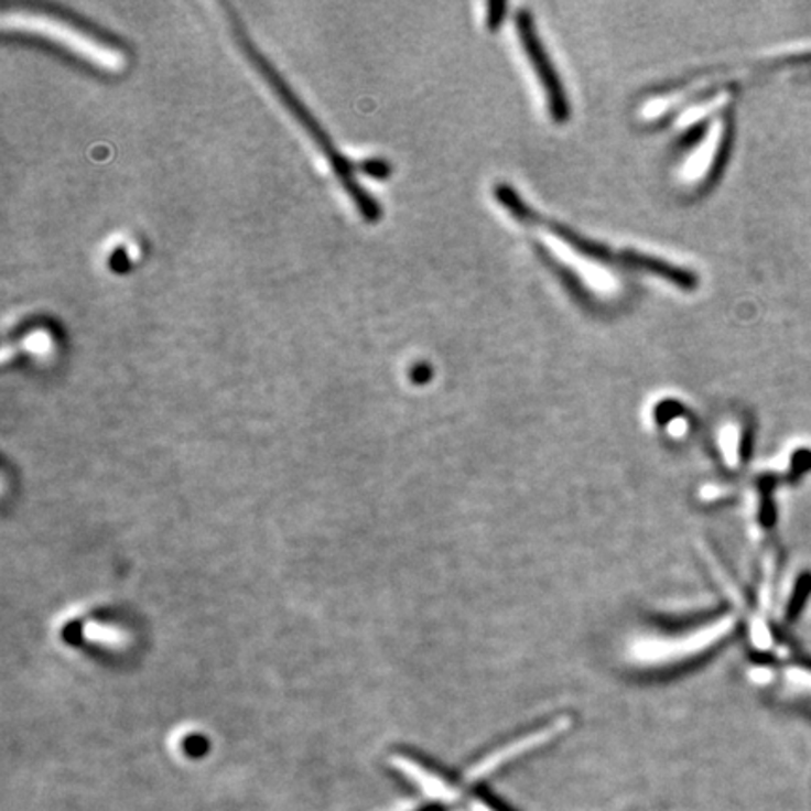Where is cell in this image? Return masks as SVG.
I'll return each instance as SVG.
<instances>
[{"mask_svg": "<svg viewBox=\"0 0 811 811\" xmlns=\"http://www.w3.org/2000/svg\"><path fill=\"white\" fill-rule=\"evenodd\" d=\"M496 196L500 199L501 205H506L511 215L517 216L520 220H525V223L547 224V228L551 229L552 234L558 235V239L567 242L571 248H575L577 252L584 253L588 258L607 261V263H624V266L635 267V269H640V271H647V273L658 274V277H663L666 280H671V282L680 285V288H684V290H695L698 288V277L690 273V271H685V269L671 266V263H667L663 260H656V258H650V256H645V253L629 252V250L618 252V250H613V248L605 247V245H597V242L583 239L581 235L564 228L562 224L549 223L543 216L533 213L527 203L520 199L519 194L513 188H509V186H504V184L498 186L496 188Z\"/></svg>", "mask_w": 811, "mask_h": 811, "instance_id": "3", "label": "cell"}, {"mask_svg": "<svg viewBox=\"0 0 811 811\" xmlns=\"http://www.w3.org/2000/svg\"><path fill=\"white\" fill-rule=\"evenodd\" d=\"M517 29H519L520 42L527 51L528 57L532 61L533 71L538 74L539 82L545 89L547 101L551 109L552 117L558 122L567 121L570 117V104L565 98L564 87L558 79V74L552 68L551 58L547 57L543 45L539 44L538 34L533 29L532 18L530 13L520 12L517 18Z\"/></svg>", "mask_w": 811, "mask_h": 811, "instance_id": "5", "label": "cell"}, {"mask_svg": "<svg viewBox=\"0 0 811 811\" xmlns=\"http://www.w3.org/2000/svg\"><path fill=\"white\" fill-rule=\"evenodd\" d=\"M565 727H567V722H565V720H558V722L552 723V725H549L545 729L536 731L532 735L525 736V738H520V740L509 744L506 748H501L500 751H496L495 755H490V757L483 760L479 768H477V776L487 774L488 770H493V768H496V765H500L504 760L513 759L517 755L525 754L527 749L536 748L539 744L551 740L552 736L558 735V733L565 729Z\"/></svg>", "mask_w": 811, "mask_h": 811, "instance_id": "6", "label": "cell"}, {"mask_svg": "<svg viewBox=\"0 0 811 811\" xmlns=\"http://www.w3.org/2000/svg\"><path fill=\"white\" fill-rule=\"evenodd\" d=\"M735 628V618L727 615L682 637H642L634 642L629 656L640 666L658 667L677 663L680 659L693 658L706 648L725 639Z\"/></svg>", "mask_w": 811, "mask_h": 811, "instance_id": "4", "label": "cell"}, {"mask_svg": "<svg viewBox=\"0 0 811 811\" xmlns=\"http://www.w3.org/2000/svg\"><path fill=\"white\" fill-rule=\"evenodd\" d=\"M504 10H506V4H488V26L490 29L500 25Z\"/></svg>", "mask_w": 811, "mask_h": 811, "instance_id": "9", "label": "cell"}, {"mask_svg": "<svg viewBox=\"0 0 811 811\" xmlns=\"http://www.w3.org/2000/svg\"><path fill=\"white\" fill-rule=\"evenodd\" d=\"M738 432H735V429H731L729 432H725V436H723V455H725V461H727V464H738Z\"/></svg>", "mask_w": 811, "mask_h": 811, "instance_id": "8", "label": "cell"}, {"mask_svg": "<svg viewBox=\"0 0 811 811\" xmlns=\"http://www.w3.org/2000/svg\"><path fill=\"white\" fill-rule=\"evenodd\" d=\"M231 21H234V31L235 34H237V42L242 45V51L247 53V57L252 61L253 66L260 71L263 79L269 83V87L274 90V95L279 96V100L284 104V108L288 109L295 119H298L299 125L309 132L312 140L316 141L317 147L322 149V152H324L327 160H329L335 177L338 179V183L343 184L344 191L348 192L349 197H352V202L355 203V207L359 209L363 218L368 220V223H375V220H378L381 215L380 205L370 197V194L363 188L361 184L357 183L354 164H352L348 159H344L340 152L336 151L335 145H333V141L327 138V133L320 128V125L312 119V115L309 113V109L304 108L303 104L298 100V96L293 95L292 89H290V87L285 85L284 79L274 72L273 66L267 63L266 58L261 57L260 51L256 50L252 42L245 36V32H241V23L234 20V18H231Z\"/></svg>", "mask_w": 811, "mask_h": 811, "instance_id": "2", "label": "cell"}, {"mask_svg": "<svg viewBox=\"0 0 811 811\" xmlns=\"http://www.w3.org/2000/svg\"><path fill=\"white\" fill-rule=\"evenodd\" d=\"M778 679L783 680L787 690L799 698L811 701V671L804 667H787Z\"/></svg>", "mask_w": 811, "mask_h": 811, "instance_id": "7", "label": "cell"}, {"mask_svg": "<svg viewBox=\"0 0 811 811\" xmlns=\"http://www.w3.org/2000/svg\"><path fill=\"white\" fill-rule=\"evenodd\" d=\"M2 21L4 29H18L51 40L100 71L121 72L127 64V55L121 47L64 13L51 12L47 8L18 7L12 12L2 13Z\"/></svg>", "mask_w": 811, "mask_h": 811, "instance_id": "1", "label": "cell"}]
</instances>
